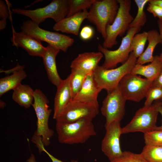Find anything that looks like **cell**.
<instances>
[{"label":"cell","instance_id":"cell-1","mask_svg":"<svg viewBox=\"0 0 162 162\" xmlns=\"http://www.w3.org/2000/svg\"><path fill=\"white\" fill-rule=\"evenodd\" d=\"M56 128L58 141L62 144L84 143L96 134L92 120L85 118L70 123L56 122Z\"/></svg>","mask_w":162,"mask_h":162},{"label":"cell","instance_id":"cell-2","mask_svg":"<svg viewBox=\"0 0 162 162\" xmlns=\"http://www.w3.org/2000/svg\"><path fill=\"white\" fill-rule=\"evenodd\" d=\"M137 60L132 52L127 60L116 68L106 69L98 65L93 74L98 86L101 90H106L107 93L112 92L118 86L122 78L131 72Z\"/></svg>","mask_w":162,"mask_h":162},{"label":"cell","instance_id":"cell-3","mask_svg":"<svg viewBox=\"0 0 162 162\" xmlns=\"http://www.w3.org/2000/svg\"><path fill=\"white\" fill-rule=\"evenodd\" d=\"M119 7L118 0H96L89 8L86 19L95 26L104 40L106 28L113 23Z\"/></svg>","mask_w":162,"mask_h":162},{"label":"cell","instance_id":"cell-4","mask_svg":"<svg viewBox=\"0 0 162 162\" xmlns=\"http://www.w3.org/2000/svg\"><path fill=\"white\" fill-rule=\"evenodd\" d=\"M69 10L68 0H53L46 6L33 10L19 8L12 10L14 14L30 18L38 25L48 18H52L56 23L58 22L67 17Z\"/></svg>","mask_w":162,"mask_h":162},{"label":"cell","instance_id":"cell-5","mask_svg":"<svg viewBox=\"0 0 162 162\" xmlns=\"http://www.w3.org/2000/svg\"><path fill=\"white\" fill-rule=\"evenodd\" d=\"M119 7L117 14L113 23L106 28V37L104 40L103 46L111 48L118 44V36H123L129 28L130 24L134 19L130 14L132 1L131 0H118Z\"/></svg>","mask_w":162,"mask_h":162},{"label":"cell","instance_id":"cell-6","mask_svg":"<svg viewBox=\"0 0 162 162\" xmlns=\"http://www.w3.org/2000/svg\"><path fill=\"white\" fill-rule=\"evenodd\" d=\"M34 101L32 105L37 117V129L34 134L42 138L44 146H48L54 131L48 125L49 120L52 110L49 108V101L46 96L40 89L34 90Z\"/></svg>","mask_w":162,"mask_h":162},{"label":"cell","instance_id":"cell-7","mask_svg":"<svg viewBox=\"0 0 162 162\" xmlns=\"http://www.w3.org/2000/svg\"><path fill=\"white\" fill-rule=\"evenodd\" d=\"M21 29L33 37L45 41L64 52H66L74 42V39L70 36L42 29L31 20L25 21Z\"/></svg>","mask_w":162,"mask_h":162},{"label":"cell","instance_id":"cell-8","mask_svg":"<svg viewBox=\"0 0 162 162\" xmlns=\"http://www.w3.org/2000/svg\"><path fill=\"white\" fill-rule=\"evenodd\" d=\"M141 28H130L125 36L123 38L119 47L114 50H109L99 44L98 49L104 56V61L102 66L104 68H114L119 63H124L132 52L131 44L134 36L139 32Z\"/></svg>","mask_w":162,"mask_h":162},{"label":"cell","instance_id":"cell-9","mask_svg":"<svg viewBox=\"0 0 162 162\" xmlns=\"http://www.w3.org/2000/svg\"><path fill=\"white\" fill-rule=\"evenodd\" d=\"M153 82L130 73L122 78L119 86L121 93L126 100L139 102L146 97L152 86Z\"/></svg>","mask_w":162,"mask_h":162},{"label":"cell","instance_id":"cell-10","mask_svg":"<svg viewBox=\"0 0 162 162\" xmlns=\"http://www.w3.org/2000/svg\"><path fill=\"white\" fill-rule=\"evenodd\" d=\"M99 113L98 102L72 100L55 119L56 122L70 123L82 118L92 120Z\"/></svg>","mask_w":162,"mask_h":162},{"label":"cell","instance_id":"cell-11","mask_svg":"<svg viewBox=\"0 0 162 162\" xmlns=\"http://www.w3.org/2000/svg\"><path fill=\"white\" fill-rule=\"evenodd\" d=\"M158 113L154 104L140 108L130 122L122 128V134L136 132L145 134L154 130Z\"/></svg>","mask_w":162,"mask_h":162},{"label":"cell","instance_id":"cell-12","mask_svg":"<svg viewBox=\"0 0 162 162\" xmlns=\"http://www.w3.org/2000/svg\"><path fill=\"white\" fill-rule=\"evenodd\" d=\"M126 100L124 98L118 86L112 92H108L103 100L100 111L106 118L105 127L111 122H120L125 114Z\"/></svg>","mask_w":162,"mask_h":162},{"label":"cell","instance_id":"cell-13","mask_svg":"<svg viewBox=\"0 0 162 162\" xmlns=\"http://www.w3.org/2000/svg\"><path fill=\"white\" fill-rule=\"evenodd\" d=\"M120 122L113 121L105 127L106 132L102 141L101 149L110 162L120 156L122 152L120 142L122 134Z\"/></svg>","mask_w":162,"mask_h":162},{"label":"cell","instance_id":"cell-14","mask_svg":"<svg viewBox=\"0 0 162 162\" xmlns=\"http://www.w3.org/2000/svg\"><path fill=\"white\" fill-rule=\"evenodd\" d=\"M11 40L13 46L22 48L32 56L42 57L46 48L41 41L22 31L16 32L13 30Z\"/></svg>","mask_w":162,"mask_h":162},{"label":"cell","instance_id":"cell-15","mask_svg":"<svg viewBox=\"0 0 162 162\" xmlns=\"http://www.w3.org/2000/svg\"><path fill=\"white\" fill-rule=\"evenodd\" d=\"M103 56L99 51L79 54L72 62L70 67L71 70L81 71L88 75L92 74Z\"/></svg>","mask_w":162,"mask_h":162},{"label":"cell","instance_id":"cell-16","mask_svg":"<svg viewBox=\"0 0 162 162\" xmlns=\"http://www.w3.org/2000/svg\"><path fill=\"white\" fill-rule=\"evenodd\" d=\"M46 47L42 57L44 64L49 80L57 88L62 81L58 74L56 61V57L60 50L49 45Z\"/></svg>","mask_w":162,"mask_h":162},{"label":"cell","instance_id":"cell-17","mask_svg":"<svg viewBox=\"0 0 162 162\" xmlns=\"http://www.w3.org/2000/svg\"><path fill=\"white\" fill-rule=\"evenodd\" d=\"M88 13L87 9H86L73 16L66 17L56 23L53 28L56 31L77 35L82 23L87 19Z\"/></svg>","mask_w":162,"mask_h":162},{"label":"cell","instance_id":"cell-18","mask_svg":"<svg viewBox=\"0 0 162 162\" xmlns=\"http://www.w3.org/2000/svg\"><path fill=\"white\" fill-rule=\"evenodd\" d=\"M57 91L54 100L53 118L55 119L72 100L69 76L62 80Z\"/></svg>","mask_w":162,"mask_h":162},{"label":"cell","instance_id":"cell-19","mask_svg":"<svg viewBox=\"0 0 162 162\" xmlns=\"http://www.w3.org/2000/svg\"><path fill=\"white\" fill-rule=\"evenodd\" d=\"M101 90L94 80L93 74H88L80 90L72 100L85 102H98V96Z\"/></svg>","mask_w":162,"mask_h":162},{"label":"cell","instance_id":"cell-20","mask_svg":"<svg viewBox=\"0 0 162 162\" xmlns=\"http://www.w3.org/2000/svg\"><path fill=\"white\" fill-rule=\"evenodd\" d=\"M24 66L17 64L11 70L13 74L0 79V96L11 90H14L21 84V81L27 76L24 70Z\"/></svg>","mask_w":162,"mask_h":162},{"label":"cell","instance_id":"cell-21","mask_svg":"<svg viewBox=\"0 0 162 162\" xmlns=\"http://www.w3.org/2000/svg\"><path fill=\"white\" fill-rule=\"evenodd\" d=\"M162 68V62L159 56L156 55L154 56L153 61L148 65L136 64L131 73L144 76L146 78L153 81L158 76Z\"/></svg>","mask_w":162,"mask_h":162},{"label":"cell","instance_id":"cell-22","mask_svg":"<svg viewBox=\"0 0 162 162\" xmlns=\"http://www.w3.org/2000/svg\"><path fill=\"white\" fill-rule=\"evenodd\" d=\"M147 32L148 42L147 46L137 59L136 64L143 65L145 63L152 62L154 58L153 54L155 48L158 44H162V40L160 33L157 30H150Z\"/></svg>","mask_w":162,"mask_h":162},{"label":"cell","instance_id":"cell-23","mask_svg":"<svg viewBox=\"0 0 162 162\" xmlns=\"http://www.w3.org/2000/svg\"><path fill=\"white\" fill-rule=\"evenodd\" d=\"M13 90L12 98L14 101L27 109L32 106L34 91L29 86L21 84Z\"/></svg>","mask_w":162,"mask_h":162},{"label":"cell","instance_id":"cell-24","mask_svg":"<svg viewBox=\"0 0 162 162\" xmlns=\"http://www.w3.org/2000/svg\"><path fill=\"white\" fill-rule=\"evenodd\" d=\"M87 75L82 72L71 70L69 76L72 100L80 90Z\"/></svg>","mask_w":162,"mask_h":162},{"label":"cell","instance_id":"cell-25","mask_svg":"<svg viewBox=\"0 0 162 162\" xmlns=\"http://www.w3.org/2000/svg\"><path fill=\"white\" fill-rule=\"evenodd\" d=\"M141 154L148 162H162V146L146 145Z\"/></svg>","mask_w":162,"mask_h":162},{"label":"cell","instance_id":"cell-26","mask_svg":"<svg viewBox=\"0 0 162 162\" xmlns=\"http://www.w3.org/2000/svg\"><path fill=\"white\" fill-rule=\"evenodd\" d=\"M149 0H135L137 8V14L130 24V28H141L143 26L147 21L146 14L144 10V7Z\"/></svg>","mask_w":162,"mask_h":162},{"label":"cell","instance_id":"cell-27","mask_svg":"<svg viewBox=\"0 0 162 162\" xmlns=\"http://www.w3.org/2000/svg\"><path fill=\"white\" fill-rule=\"evenodd\" d=\"M147 37L148 32L144 31L136 34L133 38L131 44V48L136 58H138L143 53Z\"/></svg>","mask_w":162,"mask_h":162},{"label":"cell","instance_id":"cell-28","mask_svg":"<svg viewBox=\"0 0 162 162\" xmlns=\"http://www.w3.org/2000/svg\"><path fill=\"white\" fill-rule=\"evenodd\" d=\"M96 0H68L69 10L67 17L89 8Z\"/></svg>","mask_w":162,"mask_h":162},{"label":"cell","instance_id":"cell-29","mask_svg":"<svg viewBox=\"0 0 162 162\" xmlns=\"http://www.w3.org/2000/svg\"><path fill=\"white\" fill-rule=\"evenodd\" d=\"M110 162H148L142 154L129 151L122 152L118 158Z\"/></svg>","mask_w":162,"mask_h":162},{"label":"cell","instance_id":"cell-30","mask_svg":"<svg viewBox=\"0 0 162 162\" xmlns=\"http://www.w3.org/2000/svg\"><path fill=\"white\" fill-rule=\"evenodd\" d=\"M146 145L162 146V130H155L144 134Z\"/></svg>","mask_w":162,"mask_h":162},{"label":"cell","instance_id":"cell-31","mask_svg":"<svg viewBox=\"0 0 162 162\" xmlns=\"http://www.w3.org/2000/svg\"><path fill=\"white\" fill-rule=\"evenodd\" d=\"M146 98L144 106L152 105L154 100H160L162 98V88L152 85L148 92Z\"/></svg>","mask_w":162,"mask_h":162},{"label":"cell","instance_id":"cell-32","mask_svg":"<svg viewBox=\"0 0 162 162\" xmlns=\"http://www.w3.org/2000/svg\"><path fill=\"white\" fill-rule=\"evenodd\" d=\"M9 11L8 6L4 2L0 1V29L3 30L6 26V20L8 17Z\"/></svg>","mask_w":162,"mask_h":162},{"label":"cell","instance_id":"cell-33","mask_svg":"<svg viewBox=\"0 0 162 162\" xmlns=\"http://www.w3.org/2000/svg\"><path fill=\"white\" fill-rule=\"evenodd\" d=\"M34 143L37 146L39 152L41 153L44 152L46 153L51 160L52 162H64L56 158L50 153H49L45 148L44 146L41 139H36L34 141ZM70 162H78L77 160H74Z\"/></svg>","mask_w":162,"mask_h":162},{"label":"cell","instance_id":"cell-34","mask_svg":"<svg viewBox=\"0 0 162 162\" xmlns=\"http://www.w3.org/2000/svg\"><path fill=\"white\" fill-rule=\"evenodd\" d=\"M94 34L93 28L89 26H86L82 28L80 33V36L82 40H87L91 39Z\"/></svg>","mask_w":162,"mask_h":162},{"label":"cell","instance_id":"cell-35","mask_svg":"<svg viewBox=\"0 0 162 162\" xmlns=\"http://www.w3.org/2000/svg\"><path fill=\"white\" fill-rule=\"evenodd\" d=\"M147 11L152 14L154 17L162 19V8L156 4L148 3Z\"/></svg>","mask_w":162,"mask_h":162},{"label":"cell","instance_id":"cell-36","mask_svg":"<svg viewBox=\"0 0 162 162\" xmlns=\"http://www.w3.org/2000/svg\"><path fill=\"white\" fill-rule=\"evenodd\" d=\"M152 85L162 88V68L158 76L153 81Z\"/></svg>","mask_w":162,"mask_h":162},{"label":"cell","instance_id":"cell-37","mask_svg":"<svg viewBox=\"0 0 162 162\" xmlns=\"http://www.w3.org/2000/svg\"><path fill=\"white\" fill-rule=\"evenodd\" d=\"M156 108L158 111L161 114L162 118V105L160 102H158L154 104ZM155 130H162V120L161 124L159 126H157L155 129Z\"/></svg>","mask_w":162,"mask_h":162},{"label":"cell","instance_id":"cell-38","mask_svg":"<svg viewBox=\"0 0 162 162\" xmlns=\"http://www.w3.org/2000/svg\"><path fill=\"white\" fill-rule=\"evenodd\" d=\"M158 24L159 28V33L162 40V19H158ZM159 56L160 59L162 62V51Z\"/></svg>","mask_w":162,"mask_h":162},{"label":"cell","instance_id":"cell-39","mask_svg":"<svg viewBox=\"0 0 162 162\" xmlns=\"http://www.w3.org/2000/svg\"><path fill=\"white\" fill-rule=\"evenodd\" d=\"M148 3L157 5L162 8V0H149Z\"/></svg>","mask_w":162,"mask_h":162},{"label":"cell","instance_id":"cell-40","mask_svg":"<svg viewBox=\"0 0 162 162\" xmlns=\"http://www.w3.org/2000/svg\"><path fill=\"white\" fill-rule=\"evenodd\" d=\"M26 161L27 162H37L34 155L31 153L30 157L26 160Z\"/></svg>","mask_w":162,"mask_h":162},{"label":"cell","instance_id":"cell-41","mask_svg":"<svg viewBox=\"0 0 162 162\" xmlns=\"http://www.w3.org/2000/svg\"><path fill=\"white\" fill-rule=\"evenodd\" d=\"M6 105L1 100L0 101V108H4Z\"/></svg>","mask_w":162,"mask_h":162},{"label":"cell","instance_id":"cell-42","mask_svg":"<svg viewBox=\"0 0 162 162\" xmlns=\"http://www.w3.org/2000/svg\"><path fill=\"white\" fill-rule=\"evenodd\" d=\"M160 100H161V102H160L162 105V98Z\"/></svg>","mask_w":162,"mask_h":162}]
</instances>
